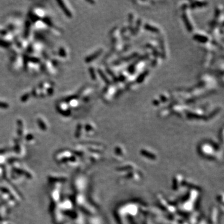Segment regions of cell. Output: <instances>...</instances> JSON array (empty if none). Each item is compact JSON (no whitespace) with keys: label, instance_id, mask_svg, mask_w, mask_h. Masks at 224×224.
Returning a JSON list of instances; mask_svg holds the SVG:
<instances>
[{"label":"cell","instance_id":"7a4b0ae2","mask_svg":"<svg viewBox=\"0 0 224 224\" xmlns=\"http://www.w3.org/2000/svg\"><path fill=\"white\" fill-rule=\"evenodd\" d=\"M57 3L59 4V6H60L61 8L63 10V11L64 12V13L66 14V16L68 17V18H71L72 17V14L70 12L69 10L67 8L66 5H64V3H63L62 1H57Z\"/></svg>","mask_w":224,"mask_h":224},{"label":"cell","instance_id":"8992f818","mask_svg":"<svg viewBox=\"0 0 224 224\" xmlns=\"http://www.w3.org/2000/svg\"><path fill=\"white\" fill-rule=\"evenodd\" d=\"M98 73L100 74V76L102 77V78H103V80L105 81V82H106V83H107V84H109V83H110L109 80H108L107 77H106L105 75H104V74H103V72H102V70H100V69L98 70Z\"/></svg>","mask_w":224,"mask_h":224},{"label":"cell","instance_id":"52a82bcc","mask_svg":"<svg viewBox=\"0 0 224 224\" xmlns=\"http://www.w3.org/2000/svg\"><path fill=\"white\" fill-rule=\"evenodd\" d=\"M147 74H148V72H144L143 74H141V75H140V76H139V77L137 78V82H139V83L142 82L143 81L144 78H145V77H146V75H147Z\"/></svg>","mask_w":224,"mask_h":224},{"label":"cell","instance_id":"9c48e42d","mask_svg":"<svg viewBox=\"0 0 224 224\" xmlns=\"http://www.w3.org/2000/svg\"><path fill=\"white\" fill-rule=\"evenodd\" d=\"M205 4H207V3H205V2H195L194 5H197V6H205Z\"/></svg>","mask_w":224,"mask_h":224},{"label":"cell","instance_id":"3957f363","mask_svg":"<svg viewBox=\"0 0 224 224\" xmlns=\"http://www.w3.org/2000/svg\"><path fill=\"white\" fill-rule=\"evenodd\" d=\"M182 18H183V20H184V22H185V26L187 27V29H188V31H189V32H191L192 30V27L191 26V24L190 23L189 21L188 20L186 14L185 13H184L183 15H182Z\"/></svg>","mask_w":224,"mask_h":224},{"label":"cell","instance_id":"ba28073f","mask_svg":"<svg viewBox=\"0 0 224 224\" xmlns=\"http://www.w3.org/2000/svg\"><path fill=\"white\" fill-rule=\"evenodd\" d=\"M8 107H9V105L8 103L0 102V108H8Z\"/></svg>","mask_w":224,"mask_h":224},{"label":"cell","instance_id":"5b68a950","mask_svg":"<svg viewBox=\"0 0 224 224\" xmlns=\"http://www.w3.org/2000/svg\"><path fill=\"white\" fill-rule=\"evenodd\" d=\"M145 29H147L148 31H151L153 32H159V29L157 28H155L154 26H152L149 25V24H145Z\"/></svg>","mask_w":224,"mask_h":224},{"label":"cell","instance_id":"30bf717a","mask_svg":"<svg viewBox=\"0 0 224 224\" xmlns=\"http://www.w3.org/2000/svg\"><path fill=\"white\" fill-rule=\"evenodd\" d=\"M90 72L91 73V74H92V78H93V79H94V78H96V76H95V73H94V70H93V68H90Z\"/></svg>","mask_w":224,"mask_h":224},{"label":"cell","instance_id":"6da1fadb","mask_svg":"<svg viewBox=\"0 0 224 224\" xmlns=\"http://www.w3.org/2000/svg\"><path fill=\"white\" fill-rule=\"evenodd\" d=\"M102 49H100V50L97 51V52L93 54L92 56L87 57L86 59H85V61H86V62H92V60H94V58H96L98 56H100V54H101V53H102Z\"/></svg>","mask_w":224,"mask_h":224},{"label":"cell","instance_id":"277c9868","mask_svg":"<svg viewBox=\"0 0 224 224\" xmlns=\"http://www.w3.org/2000/svg\"><path fill=\"white\" fill-rule=\"evenodd\" d=\"M194 38L200 42H206L208 40L207 37L202 36H200V35H196V36L194 37Z\"/></svg>","mask_w":224,"mask_h":224}]
</instances>
